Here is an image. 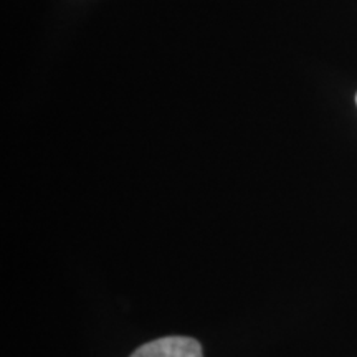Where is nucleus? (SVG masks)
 Masks as SVG:
<instances>
[{"mask_svg": "<svg viewBox=\"0 0 357 357\" xmlns=\"http://www.w3.org/2000/svg\"><path fill=\"white\" fill-rule=\"evenodd\" d=\"M131 357H204L199 341L184 336L160 337L134 351Z\"/></svg>", "mask_w": 357, "mask_h": 357, "instance_id": "1", "label": "nucleus"}, {"mask_svg": "<svg viewBox=\"0 0 357 357\" xmlns=\"http://www.w3.org/2000/svg\"><path fill=\"white\" fill-rule=\"evenodd\" d=\"M356 102H357V95H356Z\"/></svg>", "mask_w": 357, "mask_h": 357, "instance_id": "2", "label": "nucleus"}]
</instances>
